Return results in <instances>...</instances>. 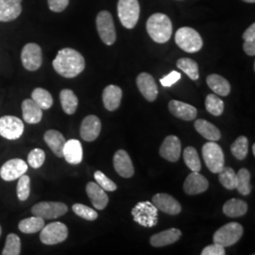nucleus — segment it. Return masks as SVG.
<instances>
[{
  "instance_id": "nucleus-18",
  "label": "nucleus",
  "mask_w": 255,
  "mask_h": 255,
  "mask_svg": "<svg viewBox=\"0 0 255 255\" xmlns=\"http://www.w3.org/2000/svg\"><path fill=\"white\" fill-rule=\"evenodd\" d=\"M137 87L146 101H154L158 97V87L153 77L148 73H141L136 79Z\"/></svg>"
},
{
  "instance_id": "nucleus-42",
  "label": "nucleus",
  "mask_w": 255,
  "mask_h": 255,
  "mask_svg": "<svg viewBox=\"0 0 255 255\" xmlns=\"http://www.w3.org/2000/svg\"><path fill=\"white\" fill-rule=\"evenodd\" d=\"M72 210L74 213L81 217L82 219H85V220H89V221H94L98 219V213L94 209H92L90 207L83 205L81 203H76L72 206Z\"/></svg>"
},
{
  "instance_id": "nucleus-2",
  "label": "nucleus",
  "mask_w": 255,
  "mask_h": 255,
  "mask_svg": "<svg viewBox=\"0 0 255 255\" xmlns=\"http://www.w3.org/2000/svg\"><path fill=\"white\" fill-rule=\"evenodd\" d=\"M172 29L171 20L164 13H154L147 19V33L156 43L164 44L169 41L172 35Z\"/></svg>"
},
{
  "instance_id": "nucleus-32",
  "label": "nucleus",
  "mask_w": 255,
  "mask_h": 255,
  "mask_svg": "<svg viewBox=\"0 0 255 255\" xmlns=\"http://www.w3.org/2000/svg\"><path fill=\"white\" fill-rule=\"evenodd\" d=\"M45 226V219L39 217H31L23 219L19 222L18 228L24 234H35L40 232Z\"/></svg>"
},
{
  "instance_id": "nucleus-39",
  "label": "nucleus",
  "mask_w": 255,
  "mask_h": 255,
  "mask_svg": "<svg viewBox=\"0 0 255 255\" xmlns=\"http://www.w3.org/2000/svg\"><path fill=\"white\" fill-rule=\"evenodd\" d=\"M205 107L211 115L215 117H219L223 114L224 102L221 101L218 96L210 94L205 100Z\"/></svg>"
},
{
  "instance_id": "nucleus-7",
  "label": "nucleus",
  "mask_w": 255,
  "mask_h": 255,
  "mask_svg": "<svg viewBox=\"0 0 255 255\" xmlns=\"http://www.w3.org/2000/svg\"><path fill=\"white\" fill-rule=\"evenodd\" d=\"M118 12L122 26L128 29L133 28L136 26L140 14L138 0H119Z\"/></svg>"
},
{
  "instance_id": "nucleus-45",
  "label": "nucleus",
  "mask_w": 255,
  "mask_h": 255,
  "mask_svg": "<svg viewBox=\"0 0 255 255\" xmlns=\"http://www.w3.org/2000/svg\"><path fill=\"white\" fill-rule=\"evenodd\" d=\"M225 248L217 243L204 248L201 252V255H225Z\"/></svg>"
},
{
  "instance_id": "nucleus-22",
  "label": "nucleus",
  "mask_w": 255,
  "mask_h": 255,
  "mask_svg": "<svg viewBox=\"0 0 255 255\" xmlns=\"http://www.w3.org/2000/svg\"><path fill=\"white\" fill-rule=\"evenodd\" d=\"M168 109L174 117L185 121L194 120L197 118L198 114L197 109L194 106L179 101H169Z\"/></svg>"
},
{
  "instance_id": "nucleus-20",
  "label": "nucleus",
  "mask_w": 255,
  "mask_h": 255,
  "mask_svg": "<svg viewBox=\"0 0 255 255\" xmlns=\"http://www.w3.org/2000/svg\"><path fill=\"white\" fill-rule=\"evenodd\" d=\"M86 193L93 206L98 210H103L109 203V198L97 182H90L86 185Z\"/></svg>"
},
{
  "instance_id": "nucleus-12",
  "label": "nucleus",
  "mask_w": 255,
  "mask_h": 255,
  "mask_svg": "<svg viewBox=\"0 0 255 255\" xmlns=\"http://www.w3.org/2000/svg\"><path fill=\"white\" fill-rule=\"evenodd\" d=\"M24 123L21 119L5 116L0 119V135L8 140H16L22 136L24 132Z\"/></svg>"
},
{
  "instance_id": "nucleus-29",
  "label": "nucleus",
  "mask_w": 255,
  "mask_h": 255,
  "mask_svg": "<svg viewBox=\"0 0 255 255\" xmlns=\"http://www.w3.org/2000/svg\"><path fill=\"white\" fill-rule=\"evenodd\" d=\"M206 82H207L210 89L221 97L228 96L231 92V85L228 81L218 74L209 75L207 77Z\"/></svg>"
},
{
  "instance_id": "nucleus-15",
  "label": "nucleus",
  "mask_w": 255,
  "mask_h": 255,
  "mask_svg": "<svg viewBox=\"0 0 255 255\" xmlns=\"http://www.w3.org/2000/svg\"><path fill=\"white\" fill-rule=\"evenodd\" d=\"M159 153L161 157L169 162H177L182 153V143L180 139L175 135L165 137Z\"/></svg>"
},
{
  "instance_id": "nucleus-28",
  "label": "nucleus",
  "mask_w": 255,
  "mask_h": 255,
  "mask_svg": "<svg viewBox=\"0 0 255 255\" xmlns=\"http://www.w3.org/2000/svg\"><path fill=\"white\" fill-rule=\"evenodd\" d=\"M195 128L201 136L209 141H219L221 138V133L218 128L204 119H198L195 122Z\"/></svg>"
},
{
  "instance_id": "nucleus-17",
  "label": "nucleus",
  "mask_w": 255,
  "mask_h": 255,
  "mask_svg": "<svg viewBox=\"0 0 255 255\" xmlns=\"http://www.w3.org/2000/svg\"><path fill=\"white\" fill-rule=\"evenodd\" d=\"M101 122L98 117L90 115L82 120L80 133L84 141H95L101 134Z\"/></svg>"
},
{
  "instance_id": "nucleus-13",
  "label": "nucleus",
  "mask_w": 255,
  "mask_h": 255,
  "mask_svg": "<svg viewBox=\"0 0 255 255\" xmlns=\"http://www.w3.org/2000/svg\"><path fill=\"white\" fill-rule=\"evenodd\" d=\"M27 164L22 159H11L7 161L0 168V177L6 181L11 182L20 178L27 172Z\"/></svg>"
},
{
  "instance_id": "nucleus-5",
  "label": "nucleus",
  "mask_w": 255,
  "mask_h": 255,
  "mask_svg": "<svg viewBox=\"0 0 255 255\" xmlns=\"http://www.w3.org/2000/svg\"><path fill=\"white\" fill-rule=\"evenodd\" d=\"M202 156L206 166L212 173H219L224 167V153L221 146L215 141H210L203 145Z\"/></svg>"
},
{
  "instance_id": "nucleus-19",
  "label": "nucleus",
  "mask_w": 255,
  "mask_h": 255,
  "mask_svg": "<svg viewBox=\"0 0 255 255\" xmlns=\"http://www.w3.org/2000/svg\"><path fill=\"white\" fill-rule=\"evenodd\" d=\"M114 167L119 176L123 178H131L134 174V167L129 155L126 150L120 149L114 156Z\"/></svg>"
},
{
  "instance_id": "nucleus-21",
  "label": "nucleus",
  "mask_w": 255,
  "mask_h": 255,
  "mask_svg": "<svg viewBox=\"0 0 255 255\" xmlns=\"http://www.w3.org/2000/svg\"><path fill=\"white\" fill-rule=\"evenodd\" d=\"M22 12V0H0V22H10Z\"/></svg>"
},
{
  "instance_id": "nucleus-34",
  "label": "nucleus",
  "mask_w": 255,
  "mask_h": 255,
  "mask_svg": "<svg viewBox=\"0 0 255 255\" xmlns=\"http://www.w3.org/2000/svg\"><path fill=\"white\" fill-rule=\"evenodd\" d=\"M237 191L242 196H248L252 192L251 185V173L247 168H241L237 174Z\"/></svg>"
},
{
  "instance_id": "nucleus-46",
  "label": "nucleus",
  "mask_w": 255,
  "mask_h": 255,
  "mask_svg": "<svg viewBox=\"0 0 255 255\" xmlns=\"http://www.w3.org/2000/svg\"><path fill=\"white\" fill-rule=\"evenodd\" d=\"M181 77H182L181 73H179L177 71H172L171 73H169L168 75L164 76V78H162L160 80V82L164 87H170L178 82L181 79Z\"/></svg>"
},
{
  "instance_id": "nucleus-44",
  "label": "nucleus",
  "mask_w": 255,
  "mask_h": 255,
  "mask_svg": "<svg viewBox=\"0 0 255 255\" xmlns=\"http://www.w3.org/2000/svg\"><path fill=\"white\" fill-rule=\"evenodd\" d=\"M94 177H95V180L97 183L101 186L103 190L109 192H114L117 190V188H118L117 184L112 180H110L109 178L103 172L98 170L94 174Z\"/></svg>"
},
{
  "instance_id": "nucleus-48",
  "label": "nucleus",
  "mask_w": 255,
  "mask_h": 255,
  "mask_svg": "<svg viewBox=\"0 0 255 255\" xmlns=\"http://www.w3.org/2000/svg\"><path fill=\"white\" fill-rule=\"evenodd\" d=\"M244 41H255V24H252L243 34Z\"/></svg>"
},
{
  "instance_id": "nucleus-3",
  "label": "nucleus",
  "mask_w": 255,
  "mask_h": 255,
  "mask_svg": "<svg viewBox=\"0 0 255 255\" xmlns=\"http://www.w3.org/2000/svg\"><path fill=\"white\" fill-rule=\"evenodd\" d=\"M175 42L181 49L187 53H196L200 51L203 46L200 33L189 27H181L177 30Z\"/></svg>"
},
{
  "instance_id": "nucleus-23",
  "label": "nucleus",
  "mask_w": 255,
  "mask_h": 255,
  "mask_svg": "<svg viewBox=\"0 0 255 255\" xmlns=\"http://www.w3.org/2000/svg\"><path fill=\"white\" fill-rule=\"evenodd\" d=\"M63 157L69 164H81L83 157L82 143L76 139L66 141L63 149Z\"/></svg>"
},
{
  "instance_id": "nucleus-52",
  "label": "nucleus",
  "mask_w": 255,
  "mask_h": 255,
  "mask_svg": "<svg viewBox=\"0 0 255 255\" xmlns=\"http://www.w3.org/2000/svg\"><path fill=\"white\" fill-rule=\"evenodd\" d=\"M1 234H2V229H1V226H0V236H1Z\"/></svg>"
},
{
  "instance_id": "nucleus-26",
  "label": "nucleus",
  "mask_w": 255,
  "mask_h": 255,
  "mask_svg": "<svg viewBox=\"0 0 255 255\" xmlns=\"http://www.w3.org/2000/svg\"><path fill=\"white\" fill-rule=\"evenodd\" d=\"M23 119L28 124H37L43 118V109L35 101L27 99L22 102Z\"/></svg>"
},
{
  "instance_id": "nucleus-30",
  "label": "nucleus",
  "mask_w": 255,
  "mask_h": 255,
  "mask_svg": "<svg viewBox=\"0 0 255 255\" xmlns=\"http://www.w3.org/2000/svg\"><path fill=\"white\" fill-rule=\"evenodd\" d=\"M248 211V204L238 199H231L223 205V213L229 218H239Z\"/></svg>"
},
{
  "instance_id": "nucleus-37",
  "label": "nucleus",
  "mask_w": 255,
  "mask_h": 255,
  "mask_svg": "<svg viewBox=\"0 0 255 255\" xmlns=\"http://www.w3.org/2000/svg\"><path fill=\"white\" fill-rule=\"evenodd\" d=\"M219 180L220 183L229 190H234L237 187V174L232 167H223L219 172Z\"/></svg>"
},
{
  "instance_id": "nucleus-40",
  "label": "nucleus",
  "mask_w": 255,
  "mask_h": 255,
  "mask_svg": "<svg viewBox=\"0 0 255 255\" xmlns=\"http://www.w3.org/2000/svg\"><path fill=\"white\" fill-rule=\"evenodd\" d=\"M21 254V240L17 235L9 234L6 238L5 247L2 251L3 255H19Z\"/></svg>"
},
{
  "instance_id": "nucleus-16",
  "label": "nucleus",
  "mask_w": 255,
  "mask_h": 255,
  "mask_svg": "<svg viewBox=\"0 0 255 255\" xmlns=\"http://www.w3.org/2000/svg\"><path fill=\"white\" fill-rule=\"evenodd\" d=\"M209 187V182L207 179L200 174V172L192 171L187 176L183 183V191L187 195H198L206 191Z\"/></svg>"
},
{
  "instance_id": "nucleus-31",
  "label": "nucleus",
  "mask_w": 255,
  "mask_h": 255,
  "mask_svg": "<svg viewBox=\"0 0 255 255\" xmlns=\"http://www.w3.org/2000/svg\"><path fill=\"white\" fill-rule=\"evenodd\" d=\"M60 101L64 113L67 115H73L76 113L79 100L72 90L64 89L60 93Z\"/></svg>"
},
{
  "instance_id": "nucleus-36",
  "label": "nucleus",
  "mask_w": 255,
  "mask_h": 255,
  "mask_svg": "<svg viewBox=\"0 0 255 255\" xmlns=\"http://www.w3.org/2000/svg\"><path fill=\"white\" fill-rule=\"evenodd\" d=\"M177 66L193 81H197L200 78L199 65L194 60L189 58H182L177 62Z\"/></svg>"
},
{
  "instance_id": "nucleus-41",
  "label": "nucleus",
  "mask_w": 255,
  "mask_h": 255,
  "mask_svg": "<svg viewBox=\"0 0 255 255\" xmlns=\"http://www.w3.org/2000/svg\"><path fill=\"white\" fill-rule=\"evenodd\" d=\"M16 193L19 201H27L30 194V179L27 175H22L18 178Z\"/></svg>"
},
{
  "instance_id": "nucleus-11",
  "label": "nucleus",
  "mask_w": 255,
  "mask_h": 255,
  "mask_svg": "<svg viewBox=\"0 0 255 255\" xmlns=\"http://www.w3.org/2000/svg\"><path fill=\"white\" fill-rule=\"evenodd\" d=\"M23 66L28 71H36L43 63V53L40 46L35 43H29L23 47L21 52Z\"/></svg>"
},
{
  "instance_id": "nucleus-49",
  "label": "nucleus",
  "mask_w": 255,
  "mask_h": 255,
  "mask_svg": "<svg viewBox=\"0 0 255 255\" xmlns=\"http://www.w3.org/2000/svg\"><path fill=\"white\" fill-rule=\"evenodd\" d=\"M243 49L245 53L249 56L255 55V41H245L243 45Z\"/></svg>"
},
{
  "instance_id": "nucleus-51",
  "label": "nucleus",
  "mask_w": 255,
  "mask_h": 255,
  "mask_svg": "<svg viewBox=\"0 0 255 255\" xmlns=\"http://www.w3.org/2000/svg\"><path fill=\"white\" fill-rule=\"evenodd\" d=\"M253 153H254V155H255V145L253 146Z\"/></svg>"
},
{
  "instance_id": "nucleus-24",
  "label": "nucleus",
  "mask_w": 255,
  "mask_h": 255,
  "mask_svg": "<svg viewBox=\"0 0 255 255\" xmlns=\"http://www.w3.org/2000/svg\"><path fill=\"white\" fill-rule=\"evenodd\" d=\"M181 237H182V232L179 229H168L150 237V244L151 246L156 247V248L168 246L177 242Z\"/></svg>"
},
{
  "instance_id": "nucleus-25",
  "label": "nucleus",
  "mask_w": 255,
  "mask_h": 255,
  "mask_svg": "<svg viewBox=\"0 0 255 255\" xmlns=\"http://www.w3.org/2000/svg\"><path fill=\"white\" fill-rule=\"evenodd\" d=\"M104 107L108 111H116L119 108L122 100V90L117 85H108L102 94Z\"/></svg>"
},
{
  "instance_id": "nucleus-43",
  "label": "nucleus",
  "mask_w": 255,
  "mask_h": 255,
  "mask_svg": "<svg viewBox=\"0 0 255 255\" xmlns=\"http://www.w3.org/2000/svg\"><path fill=\"white\" fill-rule=\"evenodd\" d=\"M46 161V153L41 148L32 149L27 156V163L32 168L41 167Z\"/></svg>"
},
{
  "instance_id": "nucleus-6",
  "label": "nucleus",
  "mask_w": 255,
  "mask_h": 255,
  "mask_svg": "<svg viewBox=\"0 0 255 255\" xmlns=\"http://www.w3.org/2000/svg\"><path fill=\"white\" fill-rule=\"evenodd\" d=\"M244 229L241 224L237 222H230L228 224L224 225L223 227L219 228L213 237L214 243L219 244L221 246H233L240 240L243 236Z\"/></svg>"
},
{
  "instance_id": "nucleus-50",
  "label": "nucleus",
  "mask_w": 255,
  "mask_h": 255,
  "mask_svg": "<svg viewBox=\"0 0 255 255\" xmlns=\"http://www.w3.org/2000/svg\"><path fill=\"white\" fill-rule=\"evenodd\" d=\"M243 1H245L247 3H255V0H243Z\"/></svg>"
},
{
  "instance_id": "nucleus-27",
  "label": "nucleus",
  "mask_w": 255,
  "mask_h": 255,
  "mask_svg": "<svg viewBox=\"0 0 255 255\" xmlns=\"http://www.w3.org/2000/svg\"><path fill=\"white\" fill-rule=\"evenodd\" d=\"M44 140L57 157H63V149L66 140L60 131L56 129L47 130L44 135Z\"/></svg>"
},
{
  "instance_id": "nucleus-10",
  "label": "nucleus",
  "mask_w": 255,
  "mask_h": 255,
  "mask_svg": "<svg viewBox=\"0 0 255 255\" xmlns=\"http://www.w3.org/2000/svg\"><path fill=\"white\" fill-rule=\"evenodd\" d=\"M68 237V228L62 222H52L41 230L40 240L45 245H56Z\"/></svg>"
},
{
  "instance_id": "nucleus-47",
  "label": "nucleus",
  "mask_w": 255,
  "mask_h": 255,
  "mask_svg": "<svg viewBox=\"0 0 255 255\" xmlns=\"http://www.w3.org/2000/svg\"><path fill=\"white\" fill-rule=\"evenodd\" d=\"M48 7L54 12H62L67 8L69 0H47Z\"/></svg>"
},
{
  "instance_id": "nucleus-14",
  "label": "nucleus",
  "mask_w": 255,
  "mask_h": 255,
  "mask_svg": "<svg viewBox=\"0 0 255 255\" xmlns=\"http://www.w3.org/2000/svg\"><path fill=\"white\" fill-rule=\"evenodd\" d=\"M152 203L157 209L161 210L168 215H179L182 211V205L180 202L172 196L165 193H159L153 196Z\"/></svg>"
},
{
  "instance_id": "nucleus-9",
  "label": "nucleus",
  "mask_w": 255,
  "mask_h": 255,
  "mask_svg": "<svg viewBox=\"0 0 255 255\" xmlns=\"http://www.w3.org/2000/svg\"><path fill=\"white\" fill-rule=\"evenodd\" d=\"M97 28L102 42L112 46L117 40V32L112 14L107 10H101L97 16Z\"/></svg>"
},
{
  "instance_id": "nucleus-4",
  "label": "nucleus",
  "mask_w": 255,
  "mask_h": 255,
  "mask_svg": "<svg viewBox=\"0 0 255 255\" xmlns=\"http://www.w3.org/2000/svg\"><path fill=\"white\" fill-rule=\"evenodd\" d=\"M134 221L143 227L151 228L158 223V209L150 201L138 202L131 210Z\"/></svg>"
},
{
  "instance_id": "nucleus-8",
  "label": "nucleus",
  "mask_w": 255,
  "mask_h": 255,
  "mask_svg": "<svg viewBox=\"0 0 255 255\" xmlns=\"http://www.w3.org/2000/svg\"><path fill=\"white\" fill-rule=\"evenodd\" d=\"M68 211L67 205L57 201H42L32 206L31 213L43 219H55L65 215Z\"/></svg>"
},
{
  "instance_id": "nucleus-35",
  "label": "nucleus",
  "mask_w": 255,
  "mask_h": 255,
  "mask_svg": "<svg viewBox=\"0 0 255 255\" xmlns=\"http://www.w3.org/2000/svg\"><path fill=\"white\" fill-rule=\"evenodd\" d=\"M31 100L36 102L43 110H48L53 105V98L50 93L44 88H36L31 93Z\"/></svg>"
},
{
  "instance_id": "nucleus-33",
  "label": "nucleus",
  "mask_w": 255,
  "mask_h": 255,
  "mask_svg": "<svg viewBox=\"0 0 255 255\" xmlns=\"http://www.w3.org/2000/svg\"><path fill=\"white\" fill-rule=\"evenodd\" d=\"M183 161L191 171L200 172L201 169V160L197 149L193 146H187L183 150Z\"/></svg>"
},
{
  "instance_id": "nucleus-38",
  "label": "nucleus",
  "mask_w": 255,
  "mask_h": 255,
  "mask_svg": "<svg viewBox=\"0 0 255 255\" xmlns=\"http://www.w3.org/2000/svg\"><path fill=\"white\" fill-rule=\"evenodd\" d=\"M231 151L237 160H244L249 151V140L246 136H239L232 144Z\"/></svg>"
},
{
  "instance_id": "nucleus-1",
  "label": "nucleus",
  "mask_w": 255,
  "mask_h": 255,
  "mask_svg": "<svg viewBox=\"0 0 255 255\" xmlns=\"http://www.w3.org/2000/svg\"><path fill=\"white\" fill-rule=\"evenodd\" d=\"M52 65L55 71L64 78L72 79L82 73L85 68V60L79 51L66 47L61 49L56 56Z\"/></svg>"
}]
</instances>
